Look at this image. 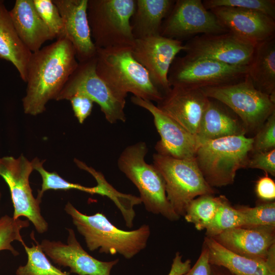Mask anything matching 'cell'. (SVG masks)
<instances>
[{
	"mask_svg": "<svg viewBox=\"0 0 275 275\" xmlns=\"http://www.w3.org/2000/svg\"><path fill=\"white\" fill-rule=\"evenodd\" d=\"M78 64L75 49L66 37L32 52L22 100L24 113L36 116L43 113L48 102L56 100Z\"/></svg>",
	"mask_w": 275,
	"mask_h": 275,
	"instance_id": "obj_1",
	"label": "cell"
},
{
	"mask_svg": "<svg viewBox=\"0 0 275 275\" xmlns=\"http://www.w3.org/2000/svg\"><path fill=\"white\" fill-rule=\"evenodd\" d=\"M95 59L97 74L121 97L130 93L156 103L162 98L148 71L133 57L131 46L97 48Z\"/></svg>",
	"mask_w": 275,
	"mask_h": 275,
	"instance_id": "obj_2",
	"label": "cell"
},
{
	"mask_svg": "<svg viewBox=\"0 0 275 275\" xmlns=\"http://www.w3.org/2000/svg\"><path fill=\"white\" fill-rule=\"evenodd\" d=\"M64 210L71 216L91 251L99 249L100 253L119 254L129 259L147 246L151 234L148 225H143L136 230L125 231L116 227L102 213L91 215L83 214L69 202Z\"/></svg>",
	"mask_w": 275,
	"mask_h": 275,
	"instance_id": "obj_3",
	"label": "cell"
},
{
	"mask_svg": "<svg viewBox=\"0 0 275 275\" xmlns=\"http://www.w3.org/2000/svg\"><path fill=\"white\" fill-rule=\"evenodd\" d=\"M253 138L226 136L201 143L195 160L204 179L212 188L233 183L237 171L246 168Z\"/></svg>",
	"mask_w": 275,
	"mask_h": 275,
	"instance_id": "obj_4",
	"label": "cell"
},
{
	"mask_svg": "<svg viewBox=\"0 0 275 275\" xmlns=\"http://www.w3.org/2000/svg\"><path fill=\"white\" fill-rule=\"evenodd\" d=\"M148 151L143 141L127 146L118 158V167L138 188L142 203L148 212L160 214L171 221H177L180 217L167 199L162 175L153 164H148L145 159Z\"/></svg>",
	"mask_w": 275,
	"mask_h": 275,
	"instance_id": "obj_5",
	"label": "cell"
},
{
	"mask_svg": "<svg viewBox=\"0 0 275 275\" xmlns=\"http://www.w3.org/2000/svg\"><path fill=\"white\" fill-rule=\"evenodd\" d=\"M135 0H88L87 16L97 48L131 46L135 39L131 18Z\"/></svg>",
	"mask_w": 275,
	"mask_h": 275,
	"instance_id": "obj_6",
	"label": "cell"
},
{
	"mask_svg": "<svg viewBox=\"0 0 275 275\" xmlns=\"http://www.w3.org/2000/svg\"><path fill=\"white\" fill-rule=\"evenodd\" d=\"M152 159L164 180L167 199L179 216H184L187 205L195 198L215 193L204 179L195 159H177L156 153Z\"/></svg>",
	"mask_w": 275,
	"mask_h": 275,
	"instance_id": "obj_7",
	"label": "cell"
},
{
	"mask_svg": "<svg viewBox=\"0 0 275 275\" xmlns=\"http://www.w3.org/2000/svg\"><path fill=\"white\" fill-rule=\"evenodd\" d=\"M201 89L207 97L230 108L241 120L247 133H256L275 112V102L257 89L247 75L234 83Z\"/></svg>",
	"mask_w": 275,
	"mask_h": 275,
	"instance_id": "obj_8",
	"label": "cell"
},
{
	"mask_svg": "<svg viewBox=\"0 0 275 275\" xmlns=\"http://www.w3.org/2000/svg\"><path fill=\"white\" fill-rule=\"evenodd\" d=\"M95 67V57L78 62L56 100H69L75 94H82L98 104L108 123L125 122L126 98L114 92L98 76Z\"/></svg>",
	"mask_w": 275,
	"mask_h": 275,
	"instance_id": "obj_9",
	"label": "cell"
},
{
	"mask_svg": "<svg viewBox=\"0 0 275 275\" xmlns=\"http://www.w3.org/2000/svg\"><path fill=\"white\" fill-rule=\"evenodd\" d=\"M248 66H236L217 61L176 57L168 74L170 87L202 89L230 84L243 79Z\"/></svg>",
	"mask_w": 275,
	"mask_h": 275,
	"instance_id": "obj_10",
	"label": "cell"
},
{
	"mask_svg": "<svg viewBox=\"0 0 275 275\" xmlns=\"http://www.w3.org/2000/svg\"><path fill=\"white\" fill-rule=\"evenodd\" d=\"M33 170L32 161L22 154L17 158L0 157V176L10 189L14 207L13 217H26L39 233H43L48 226L41 213V201L34 197L30 185L29 178Z\"/></svg>",
	"mask_w": 275,
	"mask_h": 275,
	"instance_id": "obj_11",
	"label": "cell"
},
{
	"mask_svg": "<svg viewBox=\"0 0 275 275\" xmlns=\"http://www.w3.org/2000/svg\"><path fill=\"white\" fill-rule=\"evenodd\" d=\"M226 32L213 13L205 7L202 1L176 0L162 23L160 35L182 41L198 34Z\"/></svg>",
	"mask_w": 275,
	"mask_h": 275,
	"instance_id": "obj_12",
	"label": "cell"
},
{
	"mask_svg": "<svg viewBox=\"0 0 275 275\" xmlns=\"http://www.w3.org/2000/svg\"><path fill=\"white\" fill-rule=\"evenodd\" d=\"M185 56L213 60L232 66H248L256 45L230 32L198 35L189 39Z\"/></svg>",
	"mask_w": 275,
	"mask_h": 275,
	"instance_id": "obj_13",
	"label": "cell"
},
{
	"mask_svg": "<svg viewBox=\"0 0 275 275\" xmlns=\"http://www.w3.org/2000/svg\"><path fill=\"white\" fill-rule=\"evenodd\" d=\"M133 104L148 111L160 136L155 149L156 153L177 159H195L201 142L174 119L166 115L153 102L132 96Z\"/></svg>",
	"mask_w": 275,
	"mask_h": 275,
	"instance_id": "obj_14",
	"label": "cell"
},
{
	"mask_svg": "<svg viewBox=\"0 0 275 275\" xmlns=\"http://www.w3.org/2000/svg\"><path fill=\"white\" fill-rule=\"evenodd\" d=\"M185 49L182 41L159 35L135 39L131 52L164 94L171 88L168 80L171 66L177 54Z\"/></svg>",
	"mask_w": 275,
	"mask_h": 275,
	"instance_id": "obj_15",
	"label": "cell"
},
{
	"mask_svg": "<svg viewBox=\"0 0 275 275\" xmlns=\"http://www.w3.org/2000/svg\"><path fill=\"white\" fill-rule=\"evenodd\" d=\"M68 232L67 243L60 241L42 240L40 245L46 255L59 266L68 267L70 272L78 275H110L118 259L102 261L89 254L76 239L74 231Z\"/></svg>",
	"mask_w": 275,
	"mask_h": 275,
	"instance_id": "obj_16",
	"label": "cell"
},
{
	"mask_svg": "<svg viewBox=\"0 0 275 275\" xmlns=\"http://www.w3.org/2000/svg\"><path fill=\"white\" fill-rule=\"evenodd\" d=\"M209 99L201 89L173 86L156 105L188 132L197 135Z\"/></svg>",
	"mask_w": 275,
	"mask_h": 275,
	"instance_id": "obj_17",
	"label": "cell"
},
{
	"mask_svg": "<svg viewBox=\"0 0 275 275\" xmlns=\"http://www.w3.org/2000/svg\"><path fill=\"white\" fill-rule=\"evenodd\" d=\"M212 238L229 251L248 258L267 260L275 255V227H236Z\"/></svg>",
	"mask_w": 275,
	"mask_h": 275,
	"instance_id": "obj_18",
	"label": "cell"
},
{
	"mask_svg": "<svg viewBox=\"0 0 275 275\" xmlns=\"http://www.w3.org/2000/svg\"><path fill=\"white\" fill-rule=\"evenodd\" d=\"M209 10L228 32L255 45L275 36V19L261 12L231 7Z\"/></svg>",
	"mask_w": 275,
	"mask_h": 275,
	"instance_id": "obj_19",
	"label": "cell"
},
{
	"mask_svg": "<svg viewBox=\"0 0 275 275\" xmlns=\"http://www.w3.org/2000/svg\"><path fill=\"white\" fill-rule=\"evenodd\" d=\"M62 17L66 37L72 44L78 62L95 57L97 48L87 16L88 0H52Z\"/></svg>",
	"mask_w": 275,
	"mask_h": 275,
	"instance_id": "obj_20",
	"label": "cell"
},
{
	"mask_svg": "<svg viewBox=\"0 0 275 275\" xmlns=\"http://www.w3.org/2000/svg\"><path fill=\"white\" fill-rule=\"evenodd\" d=\"M246 133L241 120L230 108L217 100L209 98L197 133L201 143Z\"/></svg>",
	"mask_w": 275,
	"mask_h": 275,
	"instance_id": "obj_21",
	"label": "cell"
},
{
	"mask_svg": "<svg viewBox=\"0 0 275 275\" xmlns=\"http://www.w3.org/2000/svg\"><path fill=\"white\" fill-rule=\"evenodd\" d=\"M203 244L210 264L223 267L234 275H275V255L267 260L248 258L229 251L213 238L206 236Z\"/></svg>",
	"mask_w": 275,
	"mask_h": 275,
	"instance_id": "obj_22",
	"label": "cell"
},
{
	"mask_svg": "<svg viewBox=\"0 0 275 275\" xmlns=\"http://www.w3.org/2000/svg\"><path fill=\"white\" fill-rule=\"evenodd\" d=\"M9 14L18 35L32 52L54 39L38 14L33 0H16Z\"/></svg>",
	"mask_w": 275,
	"mask_h": 275,
	"instance_id": "obj_23",
	"label": "cell"
},
{
	"mask_svg": "<svg viewBox=\"0 0 275 275\" xmlns=\"http://www.w3.org/2000/svg\"><path fill=\"white\" fill-rule=\"evenodd\" d=\"M247 75L257 89L275 102V36L256 45Z\"/></svg>",
	"mask_w": 275,
	"mask_h": 275,
	"instance_id": "obj_24",
	"label": "cell"
},
{
	"mask_svg": "<svg viewBox=\"0 0 275 275\" xmlns=\"http://www.w3.org/2000/svg\"><path fill=\"white\" fill-rule=\"evenodd\" d=\"M32 52L18 35L8 11L0 1V59L10 62L26 82L27 67Z\"/></svg>",
	"mask_w": 275,
	"mask_h": 275,
	"instance_id": "obj_25",
	"label": "cell"
},
{
	"mask_svg": "<svg viewBox=\"0 0 275 275\" xmlns=\"http://www.w3.org/2000/svg\"><path fill=\"white\" fill-rule=\"evenodd\" d=\"M175 1L135 0L131 18L132 32L135 39L160 35V29Z\"/></svg>",
	"mask_w": 275,
	"mask_h": 275,
	"instance_id": "obj_26",
	"label": "cell"
},
{
	"mask_svg": "<svg viewBox=\"0 0 275 275\" xmlns=\"http://www.w3.org/2000/svg\"><path fill=\"white\" fill-rule=\"evenodd\" d=\"M74 162L79 169L89 173L96 181L101 183L103 190V196L108 197L114 203L121 211L126 226L131 228L135 216L134 207L142 203L140 198L119 192L106 180L101 173L76 158L74 159Z\"/></svg>",
	"mask_w": 275,
	"mask_h": 275,
	"instance_id": "obj_27",
	"label": "cell"
},
{
	"mask_svg": "<svg viewBox=\"0 0 275 275\" xmlns=\"http://www.w3.org/2000/svg\"><path fill=\"white\" fill-rule=\"evenodd\" d=\"M218 205V197L213 195L199 196L187 205L184 218L187 222L194 224L197 230L206 229L213 221Z\"/></svg>",
	"mask_w": 275,
	"mask_h": 275,
	"instance_id": "obj_28",
	"label": "cell"
},
{
	"mask_svg": "<svg viewBox=\"0 0 275 275\" xmlns=\"http://www.w3.org/2000/svg\"><path fill=\"white\" fill-rule=\"evenodd\" d=\"M219 205L216 214L206 230V237L213 238L234 228L244 227V217L236 207H233L223 195L218 196Z\"/></svg>",
	"mask_w": 275,
	"mask_h": 275,
	"instance_id": "obj_29",
	"label": "cell"
},
{
	"mask_svg": "<svg viewBox=\"0 0 275 275\" xmlns=\"http://www.w3.org/2000/svg\"><path fill=\"white\" fill-rule=\"evenodd\" d=\"M29 247L22 244L27 254L25 265L20 266L16 271V275H69L53 265L43 251L40 243L35 240Z\"/></svg>",
	"mask_w": 275,
	"mask_h": 275,
	"instance_id": "obj_30",
	"label": "cell"
},
{
	"mask_svg": "<svg viewBox=\"0 0 275 275\" xmlns=\"http://www.w3.org/2000/svg\"><path fill=\"white\" fill-rule=\"evenodd\" d=\"M31 161L34 170L39 173L42 178L41 188L38 191L36 197L41 201L44 192L49 189L63 190L77 189L91 195H99L100 193L99 188L97 185L94 187H87L77 183H73L66 181L55 172H49L46 171L43 166L44 161L40 160L37 157L34 158Z\"/></svg>",
	"mask_w": 275,
	"mask_h": 275,
	"instance_id": "obj_31",
	"label": "cell"
},
{
	"mask_svg": "<svg viewBox=\"0 0 275 275\" xmlns=\"http://www.w3.org/2000/svg\"><path fill=\"white\" fill-rule=\"evenodd\" d=\"M236 207L244 217V227H275L274 201H264L254 207L242 205Z\"/></svg>",
	"mask_w": 275,
	"mask_h": 275,
	"instance_id": "obj_32",
	"label": "cell"
},
{
	"mask_svg": "<svg viewBox=\"0 0 275 275\" xmlns=\"http://www.w3.org/2000/svg\"><path fill=\"white\" fill-rule=\"evenodd\" d=\"M28 219L21 220L19 218L15 219L13 216L4 215L0 218V251L8 250L15 256L19 253L15 250L11 243L14 241H18L24 243L20 231L29 226Z\"/></svg>",
	"mask_w": 275,
	"mask_h": 275,
	"instance_id": "obj_33",
	"label": "cell"
},
{
	"mask_svg": "<svg viewBox=\"0 0 275 275\" xmlns=\"http://www.w3.org/2000/svg\"><path fill=\"white\" fill-rule=\"evenodd\" d=\"M205 7L211 10L218 7H231L261 12L275 19L274 0H204Z\"/></svg>",
	"mask_w": 275,
	"mask_h": 275,
	"instance_id": "obj_34",
	"label": "cell"
},
{
	"mask_svg": "<svg viewBox=\"0 0 275 275\" xmlns=\"http://www.w3.org/2000/svg\"><path fill=\"white\" fill-rule=\"evenodd\" d=\"M33 3L38 14L54 39L65 37L64 22L52 0H33Z\"/></svg>",
	"mask_w": 275,
	"mask_h": 275,
	"instance_id": "obj_35",
	"label": "cell"
},
{
	"mask_svg": "<svg viewBox=\"0 0 275 275\" xmlns=\"http://www.w3.org/2000/svg\"><path fill=\"white\" fill-rule=\"evenodd\" d=\"M275 149V112L266 120L253 137L252 153Z\"/></svg>",
	"mask_w": 275,
	"mask_h": 275,
	"instance_id": "obj_36",
	"label": "cell"
},
{
	"mask_svg": "<svg viewBox=\"0 0 275 275\" xmlns=\"http://www.w3.org/2000/svg\"><path fill=\"white\" fill-rule=\"evenodd\" d=\"M246 168L260 169L274 176L275 149L265 152H251Z\"/></svg>",
	"mask_w": 275,
	"mask_h": 275,
	"instance_id": "obj_37",
	"label": "cell"
},
{
	"mask_svg": "<svg viewBox=\"0 0 275 275\" xmlns=\"http://www.w3.org/2000/svg\"><path fill=\"white\" fill-rule=\"evenodd\" d=\"M69 100L75 117L80 124H82L91 114L94 102L89 97L82 94H75Z\"/></svg>",
	"mask_w": 275,
	"mask_h": 275,
	"instance_id": "obj_38",
	"label": "cell"
},
{
	"mask_svg": "<svg viewBox=\"0 0 275 275\" xmlns=\"http://www.w3.org/2000/svg\"><path fill=\"white\" fill-rule=\"evenodd\" d=\"M260 177L256 182L255 191L257 197L263 201L275 199V183L268 174Z\"/></svg>",
	"mask_w": 275,
	"mask_h": 275,
	"instance_id": "obj_39",
	"label": "cell"
},
{
	"mask_svg": "<svg viewBox=\"0 0 275 275\" xmlns=\"http://www.w3.org/2000/svg\"><path fill=\"white\" fill-rule=\"evenodd\" d=\"M211 264L209 262L208 251L203 244L200 255L196 263L188 271L182 275H210Z\"/></svg>",
	"mask_w": 275,
	"mask_h": 275,
	"instance_id": "obj_40",
	"label": "cell"
},
{
	"mask_svg": "<svg viewBox=\"0 0 275 275\" xmlns=\"http://www.w3.org/2000/svg\"><path fill=\"white\" fill-rule=\"evenodd\" d=\"M210 275H234L225 268L217 265H211Z\"/></svg>",
	"mask_w": 275,
	"mask_h": 275,
	"instance_id": "obj_41",
	"label": "cell"
},
{
	"mask_svg": "<svg viewBox=\"0 0 275 275\" xmlns=\"http://www.w3.org/2000/svg\"><path fill=\"white\" fill-rule=\"evenodd\" d=\"M1 198H2V194H1V193L0 192V205H1Z\"/></svg>",
	"mask_w": 275,
	"mask_h": 275,
	"instance_id": "obj_42",
	"label": "cell"
}]
</instances>
